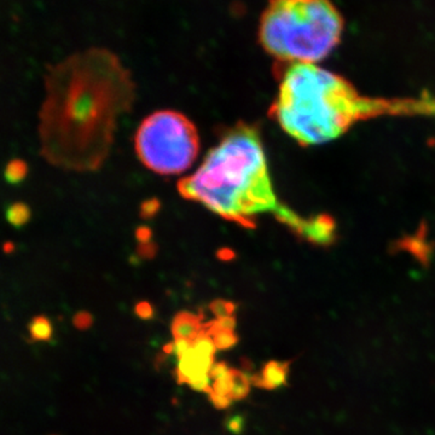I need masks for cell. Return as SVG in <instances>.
<instances>
[{
  "label": "cell",
  "mask_w": 435,
  "mask_h": 435,
  "mask_svg": "<svg viewBox=\"0 0 435 435\" xmlns=\"http://www.w3.org/2000/svg\"><path fill=\"white\" fill-rule=\"evenodd\" d=\"M178 191L242 227H252L258 215L273 214L311 241L328 242L333 234L329 219H305L278 201L260 134L244 122L229 130L196 171L179 180Z\"/></svg>",
  "instance_id": "obj_2"
},
{
  "label": "cell",
  "mask_w": 435,
  "mask_h": 435,
  "mask_svg": "<svg viewBox=\"0 0 435 435\" xmlns=\"http://www.w3.org/2000/svg\"><path fill=\"white\" fill-rule=\"evenodd\" d=\"M26 163H22L20 160H15L13 163H10L5 171V178L9 183H18L26 177Z\"/></svg>",
  "instance_id": "obj_12"
},
{
  "label": "cell",
  "mask_w": 435,
  "mask_h": 435,
  "mask_svg": "<svg viewBox=\"0 0 435 435\" xmlns=\"http://www.w3.org/2000/svg\"><path fill=\"white\" fill-rule=\"evenodd\" d=\"M230 369L231 367H227V362H214L213 367H210V370H209V377L212 380H217L219 377L227 375V372H230Z\"/></svg>",
  "instance_id": "obj_16"
},
{
  "label": "cell",
  "mask_w": 435,
  "mask_h": 435,
  "mask_svg": "<svg viewBox=\"0 0 435 435\" xmlns=\"http://www.w3.org/2000/svg\"><path fill=\"white\" fill-rule=\"evenodd\" d=\"M8 220H9L13 225H16V227H20V225H23L25 222L28 220V218H30V210L27 208L26 206L22 205H13L8 209Z\"/></svg>",
  "instance_id": "obj_14"
},
{
  "label": "cell",
  "mask_w": 435,
  "mask_h": 435,
  "mask_svg": "<svg viewBox=\"0 0 435 435\" xmlns=\"http://www.w3.org/2000/svg\"><path fill=\"white\" fill-rule=\"evenodd\" d=\"M173 342H175V354H177L178 358L183 357L184 354L189 352L192 347V341H189V340L180 339V340H175Z\"/></svg>",
  "instance_id": "obj_19"
},
{
  "label": "cell",
  "mask_w": 435,
  "mask_h": 435,
  "mask_svg": "<svg viewBox=\"0 0 435 435\" xmlns=\"http://www.w3.org/2000/svg\"><path fill=\"white\" fill-rule=\"evenodd\" d=\"M231 392H232V367H231L230 372H227V375L214 380L213 384H212V392L210 393H214L217 396H222V397L230 398L231 399Z\"/></svg>",
  "instance_id": "obj_11"
},
{
  "label": "cell",
  "mask_w": 435,
  "mask_h": 435,
  "mask_svg": "<svg viewBox=\"0 0 435 435\" xmlns=\"http://www.w3.org/2000/svg\"><path fill=\"white\" fill-rule=\"evenodd\" d=\"M286 369L283 364L277 362H270L263 367V372L259 375L251 377L252 384L263 389H275L281 386L286 380Z\"/></svg>",
  "instance_id": "obj_7"
},
{
  "label": "cell",
  "mask_w": 435,
  "mask_h": 435,
  "mask_svg": "<svg viewBox=\"0 0 435 435\" xmlns=\"http://www.w3.org/2000/svg\"><path fill=\"white\" fill-rule=\"evenodd\" d=\"M92 322H94V318L89 312L86 311L77 312V315L72 318L74 327L79 330H86V329L90 328Z\"/></svg>",
  "instance_id": "obj_15"
},
{
  "label": "cell",
  "mask_w": 435,
  "mask_h": 435,
  "mask_svg": "<svg viewBox=\"0 0 435 435\" xmlns=\"http://www.w3.org/2000/svg\"><path fill=\"white\" fill-rule=\"evenodd\" d=\"M52 333H53V328H52L51 322L47 320L46 317H35L34 320L30 322V337L34 341H49L52 337Z\"/></svg>",
  "instance_id": "obj_9"
},
{
  "label": "cell",
  "mask_w": 435,
  "mask_h": 435,
  "mask_svg": "<svg viewBox=\"0 0 435 435\" xmlns=\"http://www.w3.org/2000/svg\"><path fill=\"white\" fill-rule=\"evenodd\" d=\"M424 107L426 103L362 97L335 72L318 64L298 63L290 64L283 74L271 113L300 144L318 145L336 139L364 118Z\"/></svg>",
  "instance_id": "obj_3"
},
{
  "label": "cell",
  "mask_w": 435,
  "mask_h": 435,
  "mask_svg": "<svg viewBox=\"0 0 435 435\" xmlns=\"http://www.w3.org/2000/svg\"><path fill=\"white\" fill-rule=\"evenodd\" d=\"M239 421H241V420H239V417L231 418L230 421L227 422V428H229L231 431L237 433V431H239V428H241L239 423Z\"/></svg>",
  "instance_id": "obj_20"
},
{
  "label": "cell",
  "mask_w": 435,
  "mask_h": 435,
  "mask_svg": "<svg viewBox=\"0 0 435 435\" xmlns=\"http://www.w3.org/2000/svg\"><path fill=\"white\" fill-rule=\"evenodd\" d=\"M207 334H208L209 336L212 337L217 350H229V348L234 347L239 341V336L236 335L235 332L212 330V332H207Z\"/></svg>",
  "instance_id": "obj_10"
},
{
  "label": "cell",
  "mask_w": 435,
  "mask_h": 435,
  "mask_svg": "<svg viewBox=\"0 0 435 435\" xmlns=\"http://www.w3.org/2000/svg\"><path fill=\"white\" fill-rule=\"evenodd\" d=\"M137 316L141 317L143 320H150L154 316V310L151 308V305L146 301H141L136 306Z\"/></svg>",
  "instance_id": "obj_17"
},
{
  "label": "cell",
  "mask_w": 435,
  "mask_h": 435,
  "mask_svg": "<svg viewBox=\"0 0 435 435\" xmlns=\"http://www.w3.org/2000/svg\"><path fill=\"white\" fill-rule=\"evenodd\" d=\"M209 310L212 311L215 318L234 316L236 311V305L227 300H214L209 303Z\"/></svg>",
  "instance_id": "obj_13"
},
{
  "label": "cell",
  "mask_w": 435,
  "mask_h": 435,
  "mask_svg": "<svg viewBox=\"0 0 435 435\" xmlns=\"http://www.w3.org/2000/svg\"><path fill=\"white\" fill-rule=\"evenodd\" d=\"M137 156L161 175L188 171L200 151V136L191 120L175 111H158L145 118L134 137Z\"/></svg>",
  "instance_id": "obj_5"
},
{
  "label": "cell",
  "mask_w": 435,
  "mask_h": 435,
  "mask_svg": "<svg viewBox=\"0 0 435 435\" xmlns=\"http://www.w3.org/2000/svg\"><path fill=\"white\" fill-rule=\"evenodd\" d=\"M343 18L332 0H271L261 15V46L290 64H318L336 49Z\"/></svg>",
  "instance_id": "obj_4"
},
{
  "label": "cell",
  "mask_w": 435,
  "mask_h": 435,
  "mask_svg": "<svg viewBox=\"0 0 435 435\" xmlns=\"http://www.w3.org/2000/svg\"><path fill=\"white\" fill-rule=\"evenodd\" d=\"M252 387V379L241 370L232 367V401H242L249 394Z\"/></svg>",
  "instance_id": "obj_8"
},
{
  "label": "cell",
  "mask_w": 435,
  "mask_h": 435,
  "mask_svg": "<svg viewBox=\"0 0 435 435\" xmlns=\"http://www.w3.org/2000/svg\"><path fill=\"white\" fill-rule=\"evenodd\" d=\"M39 111L40 154L65 171L94 172L107 161L120 118L132 109L136 84L106 49L77 52L47 69Z\"/></svg>",
  "instance_id": "obj_1"
},
{
  "label": "cell",
  "mask_w": 435,
  "mask_h": 435,
  "mask_svg": "<svg viewBox=\"0 0 435 435\" xmlns=\"http://www.w3.org/2000/svg\"><path fill=\"white\" fill-rule=\"evenodd\" d=\"M205 324L202 323V317L194 315L191 312H179L172 322V335L175 340H189L194 341Z\"/></svg>",
  "instance_id": "obj_6"
},
{
  "label": "cell",
  "mask_w": 435,
  "mask_h": 435,
  "mask_svg": "<svg viewBox=\"0 0 435 435\" xmlns=\"http://www.w3.org/2000/svg\"><path fill=\"white\" fill-rule=\"evenodd\" d=\"M208 396L209 401H212V404H213L217 409H227V408L231 405V403H232L230 398L217 396V394H214V393H210Z\"/></svg>",
  "instance_id": "obj_18"
}]
</instances>
